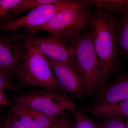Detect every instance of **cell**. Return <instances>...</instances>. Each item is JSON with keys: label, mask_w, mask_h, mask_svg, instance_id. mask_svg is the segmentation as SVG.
<instances>
[{"label": "cell", "mask_w": 128, "mask_h": 128, "mask_svg": "<svg viewBox=\"0 0 128 128\" xmlns=\"http://www.w3.org/2000/svg\"><path fill=\"white\" fill-rule=\"evenodd\" d=\"M89 26L101 70L107 79L111 78L118 73L120 66L117 16L110 12L95 8Z\"/></svg>", "instance_id": "6da1fadb"}, {"label": "cell", "mask_w": 128, "mask_h": 128, "mask_svg": "<svg viewBox=\"0 0 128 128\" xmlns=\"http://www.w3.org/2000/svg\"><path fill=\"white\" fill-rule=\"evenodd\" d=\"M89 0L84 4L68 8L58 12L43 25L26 32L34 34L47 32L69 44L82 33L89 25L92 11Z\"/></svg>", "instance_id": "7a4b0ae2"}, {"label": "cell", "mask_w": 128, "mask_h": 128, "mask_svg": "<svg viewBox=\"0 0 128 128\" xmlns=\"http://www.w3.org/2000/svg\"><path fill=\"white\" fill-rule=\"evenodd\" d=\"M69 45L74 47L78 73L84 82L86 96L98 92L106 84L91 38L89 25Z\"/></svg>", "instance_id": "3957f363"}, {"label": "cell", "mask_w": 128, "mask_h": 128, "mask_svg": "<svg viewBox=\"0 0 128 128\" xmlns=\"http://www.w3.org/2000/svg\"><path fill=\"white\" fill-rule=\"evenodd\" d=\"M25 46L27 52L16 73L18 86L41 87L64 93L46 57L35 49Z\"/></svg>", "instance_id": "277c9868"}, {"label": "cell", "mask_w": 128, "mask_h": 128, "mask_svg": "<svg viewBox=\"0 0 128 128\" xmlns=\"http://www.w3.org/2000/svg\"><path fill=\"white\" fill-rule=\"evenodd\" d=\"M11 105L24 106L50 117H58L66 114V111L79 108L64 93L52 89H32L14 95Z\"/></svg>", "instance_id": "5b68a950"}, {"label": "cell", "mask_w": 128, "mask_h": 128, "mask_svg": "<svg viewBox=\"0 0 128 128\" xmlns=\"http://www.w3.org/2000/svg\"><path fill=\"white\" fill-rule=\"evenodd\" d=\"M85 0H60L52 4L39 6L27 14L8 23L0 24V33L4 31L11 34L20 32L25 33L34 28L43 25L58 12L68 8L86 4Z\"/></svg>", "instance_id": "8992f818"}, {"label": "cell", "mask_w": 128, "mask_h": 128, "mask_svg": "<svg viewBox=\"0 0 128 128\" xmlns=\"http://www.w3.org/2000/svg\"><path fill=\"white\" fill-rule=\"evenodd\" d=\"M24 44L38 50L46 58L71 66L78 73L74 48L62 40L49 34L41 36L28 34Z\"/></svg>", "instance_id": "52a82bcc"}, {"label": "cell", "mask_w": 128, "mask_h": 128, "mask_svg": "<svg viewBox=\"0 0 128 128\" xmlns=\"http://www.w3.org/2000/svg\"><path fill=\"white\" fill-rule=\"evenodd\" d=\"M25 38L20 31L8 36L0 33V69L10 75L16 74L27 52Z\"/></svg>", "instance_id": "ba28073f"}, {"label": "cell", "mask_w": 128, "mask_h": 128, "mask_svg": "<svg viewBox=\"0 0 128 128\" xmlns=\"http://www.w3.org/2000/svg\"><path fill=\"white\" fill-rule=\"evenodd\" d=\"M60 87L73 98L81 99L86 96L84 82L74 69L66 64L46 58Z\"/></svg>", "instance_id": "9c48e42d"}, {"label": "cell", "mask_w": 128, "mask_h": 128, "mask_svg": "<svg viewBox=\"0 0 128 128\" xmlns=\"http://www.w3.org/2000/svg\"><path fill=\"white\" fill-rule=\"evenodd\" d=\"M92 109L103 105H112L128 98V71L118 73L115 80L106 84L98 92Z\"/></svg>", "instance_id": "30bf717a"}, {"label": "cell", "mask_w": 128, "mask_h": 128, "mask_svg": "<svg viewBox=\"0 0 128 128\" xmlns=\"http://www.w3.org/2000/svg\"><path fill=\"white\" fill-rule=\"evenodd\" d=\"M10 111L12 117L29 128H51L60 116H48L34 109L22 105H12Z\"/></svg>", "instance_id": "8fae6325"}, {"label": "cell", "mask_w": 128, "mask_h": 128, "mask_svg": "<svg viewBox=\"0 0 128 128\" xmlns=\"http://www.w3.org/2000/svg\"><path fill=\"white\" fill-rule=\"evenodd\" d=\"M118 42L120 57L128 60V3L118 13Z\"/></svg>", "instance_id": "7c38bea8"}, {"label": "cell", "mask_w": 128, "mask_h": 128, "mask_svg": "<svg viewBox=\"0 0 128 128\" xmlns=\"http://www.w3.org/2000/svg\"><path fill=\"white\" fill-rule=\"evenodd\" d=\"M90 110L94 116L105 119L118 118L124 120L128 118V98L118 103L100 106Z\"/></svg>", "instance_id": "4fadbf2b"}, {"label": "cell", "mask_w": 128, "mask_h": 128, "mask_svg": "<svg viewBox=\"0 0 128 128\" xmlns=\"http://www.w3.org/2000/svg\"><path fill=\"white\" fill-rule=\"evenodd\" d=\"M60 0H22V2L12 11L4 24L16 20L19 15L28 10L30 11L41 5L52 4L58 2Z\"/></svg>", "instance_id": "5bb4252c"}, {"label": "cell", "mask_w": 128, "mask_h": 128, "mask_svg": "<svg viewBox=\"0 0 128 128\" xmlns=\"http://www.w3.org/2000/svg\"><path fill=\"white\" fill-rule=\"evenodd\" d=\"M79 108H76L70 111L75 119V128H98L97 124L92 121L86 114Z\"/></svg>", "instance_id": "9a60e30c"}, {"label": "cell", "mask_w": 128, "mask_h": 128, "mask_svg": "<svg viewBox=\"0 0 128 128\" xmlns=\"http://www.w3.org/2000/svg\"><path fill=\"white\" fill-rule=\"evenodd\" d=\"M22 0H0V24L5 23L12 11Z\"/></svg>", "instance_id": "2e32d148"}, {"label": "cell", "mask_w": 128, "mask_h": 128, "mask_svg": "<svg viewBox=\"0 0 128 128\" xmlns=\"http://www.w3.org/2000/svg\"><path fill=\"white\" fill-rule=\"evenodd\" d=\"M11 75L0 69V90L15 91L17 87L12 80Z\"/></svg>", "instance_id": "e0dca14e"}, {"label": "cell", "mask_w": 128, "mask_h": 128, "mask_svg": "<svg viewBox=\"0 0 128 128\" xmlns=\"http://www.w3.org/2000/svg\"><path fill=\"white\" fill-rule=\"evenodd\" d=\"M97 125L98 128H126L124 120L118 118L105 119L103 122Z\"/></svg>", "instance_id": "ac0fdd59"}, {"label": "cell", "mask_w": 128, "mask_h": 128, "mask_svg": "<svg viewBox=\"0 0 128 128\" xmlns=\"http://www.w3.org/2000/svg\"><path fill=\"white\" fill-rule=\"evenodd\" d=\"M57 128H75V126L71 120L65 114L60 116Z\"/></svg>", "instance_id": "d6986e66"}, {"label": "cell", "mask_w": 128, "mask_h": 128, "mask_svg": "<svg viewBox=\"0 0 128 128\" xmlns=\"http://www.w3.org/2000/svg\"><path fill=\"white\" fill-rule=\"evenodd\" d=\"M10 107L12 105L9 101L8 100L3 93V91L0 90V107L6 106Z\"/></svg>", "instance_id": "ffe728a7"}, {"label": "cell", "mask_w": 128, "mask_h": 128, "mask_svg": "<svg viewBox=\"0 0 128 128\" xmlns=\"http://www.w3.org/2000/svg\"><path fill=\"white\" fill-rule=\"evenodd\" d=\"M9 128H29L24 126L12 116Z\"/></svg>", "instance_id": "44dd1931"}, {"label": "cell", "mask_w": 128, "mask_h": 128, "mask_svg": "<svg viewBox=\"0 0 128 128\" xmlns=\"http://www.w3.org/2000/svg\"><path fill=\"white\" fill-rule=\"evenodd\" d=\"M12 118V114L10 110L8 116L7 118L5 121L4 124L2 126V128H9L11 120Z\"/></svg>", "instance_id": "7402d4cb"}, {"label": "cell", "mask_w": 128, "mask_h": 128, "mask_svg": "<svg viewBox=\"0 0 128 128\" xmlns=\"http://www.w3.org/2000/svg\"><path fill=\"white\" fill-rule=\"evenodd\" d=\"M58 119V120H57V122H56V123L54 124V126H53L52 128H57V127H58V122H59V120L60 117Z\"/></svg>", "instance_id": "603a6c76"}, {"label": "cell", "mask_w": 128, "mask_h": 128, "mask_svg": "<svg viewBox=\"0 0 128 128\" xmlns=\"http://www.w3.org/2000/svg\"><path fill=\"white\" fill-rule=\"evenodd\" d=\"M126 122H125V124H126V128H128V118L126 119Z\"/></svg>", "instance_id": "cb8c5ba5"}, {"label": "cell", "mask_w": 128, "mask_h": 128, "mask_svg": "<svg viewBox=\"0 0 128 128\" xmlns=\"http://www.w3.org/2000/svg\"></svg>", "instance_id": "d4e9b609"}]
</instances>
